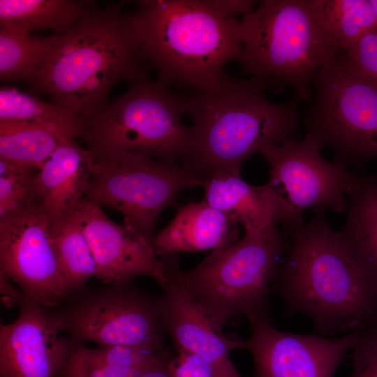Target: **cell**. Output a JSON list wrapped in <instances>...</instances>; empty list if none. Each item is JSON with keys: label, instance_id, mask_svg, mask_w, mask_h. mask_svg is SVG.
I'll return each instance as SVG.
<instances>
[{"label": "cell", "instance_id": "cell-1", "mask_svg": "<svg viewBox=\"0 0 377 377\" xmlns=\"http://www.w3.org/2000/svg\"><path fill=\"white\" fill-rule=\"evenodd\" d=\"M289 248L275 290L290 313L306 316L319 335L339 337L377 321V280L334 230L325 211L285 232Z\"/></svg>", "mask_w": 377, "mask_h": 377}, {"label": "cell", "instance_id": "cell-2", "mask_svg": "<svg viewBox=\"0 0 377 377\" xmlns=\"http://www.w3.org/2000/svg\"><path fill=\"white\" fill-rule=\"evenodd\" d=\"M149 65L140 48L131 14L119 5H91L58 38L31 81L52 103L86 124L106 105L119 82L149 80Z\"/></svg>", "mask_w": 377, "mask_h": 377}, {"label": "cell", "instance_id": "cell-3", "mask_svg": "<svg viewBox=\"0 0 377 377\" xmlns=\"http://www.w3.org/2000/svg\"><path fill=\"white\" fill-rule=\"evenodd\" d=\"M265 87L227 75L215 88L184 96L193 121L192 142L182 165L205 180L223 172L240 174L243 163L266 147L293 139L300 98L269 101Z\"/></svg>", "mask_w": 377, "mask_h": 377}, {"label": "cell", "instance_id": "cell-4", "mask_svg": "<svg viewBox=\"0 0 377 377\" xmlns=\"http://www.w3.org/2000/svg\"><path fill=\"white\" fill-rule=\"evenodd\" d=\"M131 16L141 53L164 84L211 90L226 64L242 61L240 21L216 1L143 0Z\"/></svg>", "mask_w": 377, "mask_h": 377}, {"label": "cell", "instance_id": "cell-5", "mask_svg": "<svg viewBox=\"0 0 377 377\" xmlns=\"http://www.w3.org/2000/svg\"><path fill=\"white\" fill-rule=\"evenodd\" d=\"M242 71L279 90L290 86L311 101V83L340 52L322 28L312 0H263L240 21Z\"/></svg>", "mask_w": 377, "mask_h": 377}, {"label": "cell", "instance_id": "cell-6", "mask_svg": "<svg viewBox=\"0 0 377 377\" xmlns=\"http://www.w3.org/2000/svg\"><path fill=\"white\" fill-rule=\"evenodd\" d=\"M289 239L274 227L212 250L193 269L182 271L175 256L163 258L167 272L193 297L216 330L245 315L269 318L272 284L287 253Z\"/></svg>", "mask_w": 377, "mask_h": 377}, {"label": "cell", "instance_id": "cell-7", "mask_svg": "<svg viewBox=\"0 0 377 377\" xmlns=\"http://www.w3.org/2000/svg\"><path fill=\"white\" fill-rule=\"evenodd\" d=\"M184 96L147 80L107 104L80 135L94 160L132 154L176 162L190 152L191 126L183 124Z\"/></svg>", "mask_w": 377, "mask_h": 377}, {"label": "cell", "instance_id": "cell-8", "mask_svg": "<svg viewBox=\"0 0 377 377\" xmlns=\"http://www.w3.org/2000/svg\"><path fill=\"white\" fill-rule=\"evenodd\" d=\"M311 92L304 126L334 161L348 168L377 157V82L359 75L341 51L313 76Z\"/></svg>", "mask_w": 377, "mask_h": 377}, {"label": "cell", "instance_id": "cell-9", "mask_svg": "<svg viewBox=\"0 0 377 377\" xmlns=\"http://www.w3.org/2000/svg\"><path fill=\"white\" fill-rule=\"evenodd\" d=\"M162 297L149 294L132 281L114 282L86 286L47 310L57 329L75 343L161 348Z\"/></svg>", "mask_w": 377, "mask_h": 377}, {"label": "cell", "instance_id": "cell-10", "mask_svg": "<svg viewBox=\"0 0 377 377\" xmlns=\"http://www.w3.org/2000/svg\"><path fill=\"white\" fill-rule=\"evenodd\" d=\"M204 183L175 161L126 154L94 160L85 198L119 212L153 243L161 213L183 190Z\"/></svg>", "mask_w": 377, "mask_h": 377}, {"label": "cell", "instance_id": "cell-11", "mask_svg": "<svg viewBox=\"0 0 377 377\" xmlns=\"http://www.w3.org/2000/svg\"><path fill=\"white\" fill-rule=\"evenodd\" d=\"M323 147L307 133L301 140L293 138L260 152L269 165L267 183L301 222H304V211L309 208L346 211L348 195L360 178L343 164L325 160L320 154Z\"/></svg>", "mask_w": 377, "mask_h": 377}, {"label": "cell", "instance_id": "cell-12", "mask_svg": "<svg viewBox=\"0 0 377 377\" xmlns=\"http://www.w3.org/2000/svg\"><path fill=\"white\" fill-rule=\"evenodd\" d=\"M0 274L20 287L23 298L45 309L71 293L52 234V219L38 204L0 220Z\"/></svg>", "mask_w": 377, "mask_h": 377}, {"label": "cell", "instance_id": "cell-13", "mask_svg": "<svg viewBox=\"0 0 377 377\" xmlns=\"http://www.w3.org/2000/svg\"><path fill=\"white\" fill-rule=\"evenodd\" d=\"M253 377H334L350 351L357 332L339 337L300 334L273 327L268 318L249 319Z\"/></svg>", "mask_w": 377, "mask_h": 377}, {"label": "cell", "instance_id": "cell-14", "mask_svg": "<svg viewBox=\"0 0 377 377\" xmlns=\"http://www.w3.org/2000/svg\"><path fill=\"white\" fill-rule=\"evenodd\" d=\"M94 256L97 279L104 284L131 281L138 276L154 279L163 288L168 282L164 261L153 243L127 222L110 219L102 207L84 198L74 212Z\"/></svg>", "mask_w": 377, "mask_h": 377}, {"label": "cell", "instance_id": "cell-15", "mask_svg": "<svg viewBox=\"0 0 377 377\" xmlns=\"http://www.w3.org/2000/svg\"><path fill=\"white\" fill-rule=\"evenodd\" d=\"M17 318L0 327V377H57L72 341L47 310L23 298Z\"/></svg>", "mask_w": 377, "mask_h": 377}, {"label": "cell", "instance_id": "cell-16", "mask_svg": "<svg viewBox=\"0 0 377 377\" xmlns=\"http://www.w3.org/2000/svg\"><path fill=\"white\" fill-rule=\"evenodd\" d=\"M161 303L163 330L178 351L207 363L214 377H242L230 358L234 349H246V340L226 338L219 332L191 294L168 273Z\"/></svg>", "mask_w": 377, "mask_h": 377}, {"label": "cell", "instance_id": "cell-17", "mask_svg": "<svg viewBox=\"0 0 377 377\" xmlns=\"http://www.w3.org/2000/svg\"><path fill=\"white\" fill-rule=\"evenodd\" d=\"M205 201L242 225L245 234L265 232L278 223L285 232L304 222L299 221L269 183L260 186L244 181L240 174L223 172L205 179Z\"/></svg>", "mask_w": 377, "mask_h": 377}, {"label": "cell", "instance_id": "cell-18", "mask_svg": "<svg viewBox=\"0 0 377 377\" xmlns=\"http://www.w3.org/2000/svg\"><path fill=\"white\" fill-rule=\"evenodd\" d=\"M94 165L91 151L68 139L36 171V201L52 220L71 215L85 198Z\"/></svg>", "mask_w": 377, "mask_h": 377}, {"label": "cell", "instance_id": "cell-19", "mask_svg": "<svg viewBox=\"0 0 377 377\" xmlns=\"http://www.w3.org/2000/svg\"><path fill=\"white\" fill-rule=\"evenodd\" d=\"M237 224L205 200L188 203L179 207L173 219L154 235L153 246L159 258L214 250L237 242Z\"/></svg>", "mask_w": 377, "mask_h": 377}, {"label": "cell", "instance_id": "cell-20", "mask_svg": "<svg viewBox=\"0 0 377 377\" xmlns=\"http://www.w3.org/2000/svg\"><path fill=\"white\" fill-rule=\"evenodd\" d=\"M165 355L163 348H89L72 341L57 377H137Z\"/></svg>", "mask_w": 377, "mask_h": 377}, {"label": "cell", "instance_id": "cell-21", "mask_svg": "<svg viewBox=\"0 0 377 377\" xmlns=\"http://www.w3.org/2000/svg\"><path fill=\"white\" fill-rule=\"evenodd\" d=\"M340 233L354 256L377 280V177L360 176L348 195Z\"/></svg>", "mask_w": 377, "mask_h": 377}, {"label": "cell", "instance_id": "cell-22", "mask_svg": "<svg viewBox=\"0 0 377 377\" xmlns=\"http://www.w3.org/2000/svg\"><path fill=\"white\" fill-rule=\"evenodd\" d=\"M84 127L75 121L0 127V157L37 171L63 142L80 136Z\"/></svg>", "mask_w": 377, "mask_h": 377}, {"label": "cell", "instance_id": "cell-23", "mask_svg": "<svg viewBox=\"0 0 377 377\" xmlns=\"http://www.w3.org/2000/svg\"><path fill=\"white\" fill-rule=\"evenodd\" d=\"M93 4L75 0H1L0 27L26 34L50 29L62 34Z\"/></svg>", "mask_w": 377, "mask_h": 377}, {"label": "cell", "instance_id": "cell-24", "mask_svg": "<svg viewBox=\"0 0 377 377\" xmlns=\"http://www.w3.org/2000/svg\"><path fill=\"white\" fill-rule=\"evenodd\" d=\"M312 1L322 28L340 51L377 31V21L369 0Z\"/></svg>", "mask_w": 377, "mask_h": 377}, {"label": "cell", "instance_id": "cell-25", "mask_svg": "<svg viewBox=\"0 0 377 377\" xmlns=\"http://www.w3.org/2000/svg\"><path fill=\"white\" fill-rule=\"evenodd\" d=\"M58 34L40 37L0 27V79L32 81L51 54Z\"/></svg>", "mask_w": 377, "mask_h": 377}, {"label": "cell", "instance_id": "cell-26", "mask_svg": "<svg viewBox=\"0 0 377 377\" xmlns=\"http://www.w3.org/2000/svg\"><path fill=\"white\" fill-rule=\"evenodd\" d=\"M52 234L61 269L71 295L97 277V267L83 230L73 212L52 220Z\"/></svg>", "mask_w": 377, "mask_h": 377}, {"label": "cell", "instance_id": "cell-27", "mask_svg": "<svg viewBox=\"0 0 377 377\" xmlns=\"http://www.w3.org/2000/svg\"><path fill=\"white\" fill-rule=\"evenodd\" d=\"M80 122L54 103L42 101L16 88L0 89V127Z\"/></svg>", "mask_w": 377, "mask_h": 377}, {"label": "cell", "instance_id": "cell-28", "mask_svg": "<svg viewBox=\"0 0 377 377\" xmlns=\"http://www.w3.org/2000/svg\"><path fill=\"white\" fill-rule=\"evenodd\" d=\"M34 171L0 157V220L37 203Z\"/></svg>", "mask_w": 377, "mask_h": 377}, {"label": "cell", "instance_id": "cell-29", "mask_svg": "<svg viewBox=\"0 0 377 377\" xmlns=\"http://www.w3.org/2000/svg\"><path fill=\"white\" fill-rule=\"evenodd\" d=\"M350 351L351 377H377V321L357 332Z\"/></svg>", "mask_w": 377, "mask_h": 377}, {"label": "cell", "instance_id": "cell-30", "mask_svg": "<svg viewBox=\"0 0 377 377\" xmlns=\"http://www.w3.org/2000/svg\"><path fill=\"white\" fill-rule=\"evenodd\" d=\"M343 53L359 75L377 82V31L364 36Z\"/></svg>", "mask_w": 377, "mask_h": 377}, {"label": "cell", "instance_id": "cell-31", "mask_svg": "<svg viewBox=\"0 0 377 377\" xmlns=\"http://www.w3.org/2000/svg\"><path fill=\"white\" fill-rule=\"evenodd\" d=\"M170 367L174 377H214L210 366L198 357L182 351L172 358Z\"/></svg>", "mask_w": 377, "mask_h": 377}, {"label": "cell", "instance_id": "cell-32", "mask_svg": "<svg viewBox=\"0 0 377 377\" xmlns=\"http://www.w3.org/2000/svg\"><path fill=\"white\" fill-rule=\"evenodd\" d=\"M10 280L0 274V293L1 302L6 307L20 306L23 295L20 290H17L10 283Z\"/></svg>", "mask_w": 377, "mask_h": 377}, {"label": "cell", "instance_id": "cell-33", "mask_svg": "<svg viewBox=\"0 0 377 377\" xmlns=\"http://www.w3.org/2000/svg\"><path fill=\"white\" fill-rule=\"evenodd\" d=\"M171 359L165 355L137 377H174L170 367Z\"/></svg>", "mask_w": 377, "mask_h": 377}, {"label": "cell", "instance_id": "cell-34", "mask_svg": "<svg viewBox=\"0 0 377 377\" xmlns=\"http://www.w3.org/2000/svg\"><path fill=\"white\" fill-rule=\"evenodd\" d=\"M377 21V0H369Z\"/></svg>", "mask_w": 377, "mask_h": 377}]
</instances>
